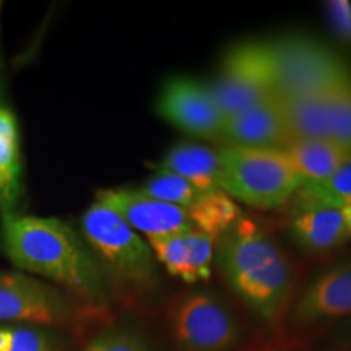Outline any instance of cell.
<instances>
[{"label": "cell", "instance_id": "1", "mask_svg": "<svg viewBox=\"0 0 351 351\" xmlns=\"http://www.w3.org/2000/svg\"><path fill=\"white\" fill-rule=\"evenodd\" d=\"M0 252L16 270L62 289L73 301L106 307L109 283L83 236L59 218L0 219Z\"/></svg>", "mask_w": 351, "mask_h": 351}, {"label": "cell", "instance_id": "2", "mask_svg": "<svg viewBox=\"0 0 351 351\" xmlns=\"http://www.w3.org/2000/svg\"><path fill=\"white\" fill-rule=\"evenodd\" d=\"M215 263L231 291L261 322L282 319L295 288V270L267 232L238 219L218 239Z\"/></svg>", "mask_w": 351, "mask_h": 351}, {"label": "cell", "instance_id": "3", "mask_svg": "<svg viewBox=\"0 0 351 351\" xmlns=\"http://www.w3.org/2000/svg\"><path fill=\"white\" fill-rule=\"evenodd\" d=\"M228 54L265 83L278 99L322 90L351 70L327 46L302 36L239 44Z\"/></svg>", "mask_w": 351, "mask_h": 351}, {"label": "cell", "instance_id": "4", "mask_svg": "<svg viewBox=\"0 0 351 351\" xmlns=\"http://www.w3.org/2000/svg\"><path fill=\"white\" fill-rule=\"evenodd\" d=\"M223 192L258 210H275L287 205L302 186L283 150L271 148L219 147Z\"/></svg>", "mask_w": 351, "mask_h": 351}, {"label": "cell", "instance_id": "5", "mask_svg": "<svg viewBox=\"0 0 351 351\" xmlns=\"http://www.w3.org/2000/svg\"><path fill=\"white\" fill-rule=\"evenodd\" d=\"M82 236L108 280L137 289L155 283L152 247L112 210L93 202L82 215Z\"/></svg>", "mask_w": 351, "mask_h": 351}, {"label": "cell", "instance_id": "6", "mask_svg": "<svg viewBox=\"0 0 351 351\" xmlns=\"http://www.w3.org/2000/svg\"><path fill=\"white\" fill-rule=\"evenodd\" d=\"M169 326L179 351H232L243 337L234 313L207 291L179 296L171 306Z\"/></svg>", "mask_w": 351, "mask_h": 351}, {"label": "cell", "instance_id": "7", "mask_svg": "<svg viewBox=\"0 0 351 351\" xmlns=\"http://www.w3.org/2000/svg\"><path fill=\"white\" fill-rule=\"evenodd\" d=\"M75 320L77 301L62 289L20 270H0V326L34 324L62 328Z\"/></svg>", "mask_w": 351, "mask_h": 351}, {"label": "cell", "instance_id": "8", "mask_svg": "<svg viewBox=\"0 0 351 351\" xmlns=\"http://www.w3.org/2000/svg\"><path fill=\"white\" fill-rule=\"evenodd\" d=\"M156 111L166 122L192 137L221 140L223 117L208 93L207 83L171 77L161 86Z\"/></svg>", "mask_w": 351, "mask_h": 351}, {"label": "cell", "instance_id": "9", "mask_svg": "<svg viewBox=\"0 0 351 351\" xmlns=\"http://www.w3.org/2000/svg\"><path fill=\"white\" fill-rule=\"evenodd\" d=\"M96 202L119 215L132 230L138 234L142 232L147 241L197 231L186 210L153 199L140 189H101L96 192Z\"/></svg>", "mask_w": 351, "mask_h": 351}, {"label": "cell", "instance_id": "10", "mask_svg": "<svg viewBox=\"0 0 351 351\" xmlns=\"http://www.w3.org/2000/svg\"><path fill=\"white\" fill-rule=\"evenodd\" d=\"M343 317H351V262L339 263L315 276L293 307V319L300 327Z\"/></svg>", "mask_w": 351, "mask_h": 351}, {"label": "cell", "instance_id": "11", "mask_svg": "<svg viewBox=\"0 0 351 351\" xmlns=\"http://www.w3.org/2000/svg\"><path fill=\"white\" fill-rule=\"evenodd\" d=\"M156 262L171 276L186 285L207 282L212 276L217 239L200 231L179 232L147 241Z\"/></svg>", "mask_w": 351, "mask_h": 351}, {"label": "cell", "instance_id": "12", "mask_svg": "<svg viewBox=\"0 0 351 351\" xmlns=\"http://www.w3.org/2000/svg\"><path fill=\"white\" fill-rule=\"evenodd\" d=\"M219 142L225 147L283 150L291 142V137L280 99H270L228 117L223 121Z\"/></svg>", "mask_w": 351, "mask_h": 351}, {"label": "cell", "instance_id": "13", "mask_svg": "<svg viewBox=\"0 0 351 351\" xmlns=\"http://www.w3.org/2000/svg\"><path fill=\"white\" fill-rule=\"evenodd\" d=\"M25 195L20 122L0 90V219L19 215Z\"/></svg>", "mask_w": 351, "mask_h": 351}, {"label": "cell", "instance_id": "14", "mask_svg": "<svg viewBox=\"0 0 351 351\" xmlns=\"http://www.w3.org/2000/svg\"><path fill=\"white\" fill-rule=\"evenodd\" d=\"M289 234L307 252H327L351 238L341 210L293 204L288 223Z\"/></svg>", "mask_w": 351, "mask_h": 351}, {"label": "cell", "instance_id": "15", "mask_svg": "<svg viewBox=\"0 0 351 351\" xmlns=\"http://www.w3.org/2000/svg\"><path fill=\"white\" fill-rule=\"evenodd\" d=\"M207 88L223 121L276 98L265 83L245 70L230 54L225 57L221 73L207 83Z\"/></svg>", "mask_w": 351, "mask_h": 351}, {"label": "cell", "instance_id": "16", "mask_svg": "<svg viewBox=\"0 0 351 351\" xmlns=\"http://www.w3.org/2000/svg\"><path fill=\"white\" fill-rule=\"evenodd\" d=\"M158 168L178 174L205 194L223 192V171L218 150L200 143L173 145Z\"/></svg>", "mask_w": 351, "mask_h": 351}, {"label": "cell", "instance_id": "17", "mask_svg": "<svg viewBox=\"0 0 351 351\" xmlns=\"http://www.w3.org/2000/svg\"><path fill=\"white\" fill-rule=\"evenodd\" d=\"M283 152L301 176L302 184L330 178L351 156V152L327 138L291 140Z\"/></svg>", "mask_w": 351, "mask_h": 351}, {"label": "cell", "instance_id": "18", "mask_svg": "<svg viewBox=\"0 0 351 351\" xmlns=\"http://www.w3.org/2000/svg\"><path fill=\"white\" fill-rule=\"evenodd\" d=\"M327 88L280 99L291 140L327 138Z\"/></svg>", "mask_w": 351, "mask_h": 351}, {"label": "cell", "instance_id": "19", "mask_svg": "<svg viewBox=\"0 0 351 351\" xmlns=\"http://www.w3.org/2000/svg\"><path fill=\"white\" fill-rule=\"evenodd\" d=\"M291 202L298 205H315L335 210L351 208V156L330 178L302 184Z\"/></svg>", "mask_w": 351, "mask_h": 351}, {"label": "cell", "instance_id": "20", "mask_svg": "<svg viewBox=\"0 0 351 351\" xmlns=\"http://www.w3.org/2000/svg\"><path fill=\"white\" fill-rule=\"evenodd\" d=\"M327 140L351 152V70L326 91Z\"/></svg>", "mask_w": 351, "mask_h": 351}, {"label": "cell", "instance_id": "21", "mask_svg": "<svg viewBox=\"0 0 351 351\" xmlns=\"http://www.w3.org/2000/svg\"><path fill=\"white\" fill-rule=\"evenodd\" d=\"M0 351H65V341L57 328L3 324L0 326Z\"/></svg>", "mask_w": 351, "mask_h": 351}, {"label": "cell", "instance_id": "22", "mask_svg": "<svg viewBox=\"0 0 351 351\" xmlns=\"http://www.w3.org/2000/svg\"><path fill=\"white\" fill-rule=\"evenodd\" d=\"M140 191L143 194L153 197V199L186 210L187 213L197 207L204 200V197L207 195L205 192L195 189L192 184H189L186 179L161 168H156L152 178H148L143 186L140 187Z\"/></svg>", "mask_w": 351, "mask_h": 351}, {"label": "cell", "instance_id": "23", "mask_svg": "<svg viewBox=\"0 0 351 351\" xmlns=\"http://www.w3.org/2000/svg\"><path fill=\"white\" fill-rule=\"evenodd\" d=\"M82 351H153L142 333L130 327H109L91 337Z\"/></svg>", "mask_w": 351, "mask_h": 351}, {"label": "cell", "instance_id": "24", "mask_svg": "<svg viewBox=\"0 0 351 351\" xmlns=\"http://www.w3.org/2000/svg\"><path fill=\"white\" fill-rule=\"evenodd\" d=\"M327 10L333 32L341 41L351 44V3L330 2Z\"/></svg>", "mask_w": 351, "mask_h": 351}]
</instances>
